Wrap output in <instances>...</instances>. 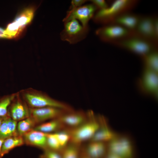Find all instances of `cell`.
Instances as JSON below:
<instances>
[{
	"label": "cell",
	"mask_w": 158,
	"mask_h": 158,
	"mask_svg": "<svg viewBox=\"0 0 158 158\" xmlns=\"http://www.w3.org/2000/svg\"><path fill=\"white\" fill-rule=\"evenodd\" d=\"M135 0H116L107 8L100 10L95 14L93 19L97 23L107 25L111 24L117 17L130 12L137 5Z\"/></svg>",
	"instance_id": "cell-1"
},
{
	"label": "cell",
	"mask_w": 158,
	"mask_h": 158,
	"mask_svg": "<svg viewBox=\"0 0 158 158\" xmlns=\"http://www.w3.org/2000/svg\"><path fill=\"white\" fill-rule=\"evenodd\" d=\"M20 93L29 108L53 107L68 111L73 110L67 104L56 100L40 91L30 88L22 90Z\"/></svg>",
	"instance_id": "cell-2"
},
{
	"label": "cell",
	"mask_w": 158,
	"mask_h": 158,
	"mask_svg": "<svg viewBox=\"0 0 158 158\" xmlns=\"http://www.w3.org/2000/svg\"><path fill=\"white\" fill-rule=\"evenodd\" d=\"M87 119L83 123L75 128L66 130L69 134L70 142L80 145L90 140L98 129L99 125L98 116L92 111L87 112Z\"/></svg>",
	"instance_id": "cell-3"
},
{
	"label": "cell",
	"mask_w": 158,
	"mask_h": 158,
	"mask_svg": "<svg viewBox=\"0 0 158 158\" xmlns=\"http://www.w3.org/2000/svg\"><path fill=\"white\" fill-rule=\"evenodd\" d=\"M114 44L142 56L157 50V46L149 41L137 35L134 32L130 36Z\"/></svg>",
	"instance_id": "cell-4"
},
{
	"label": "cell",
	"mask_w": 158,
	"mask_h": 158,
	"mask_svg": "<svg viewBox=\"0 0 158 158\" xmlns=\"http://www.w3.org/2000/svg\"><path fill=\"white\" fill-rule=\"evenodd\" d=\"M134 32L115 24L104 25L95 31L96 35L102 41L113 44L128 37Z\"/></svg>",
	"instance_id": "cell-5"
},
{
	"label": "cell",
	"mask_w": 158,
	"mask_h": 158,
	"mask_svg": "<svg viewBox=\"0 0 158 158\" xmlns=\"http://www.w3.org/2000/svg\"><path fill=\"white\" fill-rule=\"evenodd\" d=\"M108 151L123 158H133L134 147L132 140L128 136L117 134L107 142Z\"/></svg>",
	"instance_id": "cell-6"
},
{
	"label": "cell",
	"mask_w": 158,
	"mask_h": 158,
	"mask_svg": "<svg viewBox=\"0 0 158 158\" xmlns=\"http://www.w3.org/2000/svg\"><path fill=\"white\" fill-rule=\"evenodd\" d=\"M64 23V28L60 34L61 39L63 41L73 44L86 37L88 32V27H83L75 19Z\"/></svg>",
	"instance_id": "cell-7"
},
{
	"label": "cell",
	"mask_w": 158,
	"mask_h": 158,
	"mask_svg": "<svg viewBox=\"0 0 158 158\" xmlns=\"http://www.w3.org/2000/svg\"><path fill=\"white\" fill-rule=\"evenodd\" d=\"M34 14V10L32 8L23 11L13 22L8 25L4 32L5 38H12L19 35L26 26L31 22Z\"/></svg>",
	"instance_id": "cell-8"
},
{
	"label": "cell",
	"mask_w": 158,
	"mask_h": 158,
	"mask_svg": "<svg viewBox=\"0 0 158 158\" xmlns=\"http://www.w3.org/2000/svg\"><path fill=\"white\" fill-rule=\"evenodd\" d=\"M97 9L92 3L70 9L68 11L63 21L65 22L73 19L78 20L83 27H87L89 21L93 18Z\"/></svg>",
	"instance_id": "cell-9"
},
{
	"label": "cell",
	"mask_w": 158,
	"mask_h": 158,
	"mask_svg": "<svg viewBox=\"0 0 158 158\" xmlns=\"http://www.w3.org/2000/svg\"><path fill=\"white\" fill-rule=\"evenodd\" d=\"M30 117L37 124L49 120L57 118L69 111L55 107H46L38 108H29Z\"/></svg>",
	"instance_id": "cell-10"
},
{
	"label": "cell",
	"mask_w": 158,
	"mask_h": 158,
	"mask_svg": "<svg viewBox=\"0 0 158 158\" xmlns=\"http://www.w3.org/2000/svg\"><path fill=\"white\" fill-rule=\"evenodd\" d=\"M8 114L11 118L17 122L30 117L29 108L20 93H16L9 106Z\"/></svg>",
	"instance_id": "cell-11"
},
{
	"label": "cell",
	"mask_w": 158,
	"mask_h": 158,
	"mask_svg": "<svg viewBox=\"0 0 158 158\" xmlns=\"http://www.w3.org/2000/svg\"><path fill=\"white\" fill-rule=\"evenodd\" d=\"M154 18L150 16H141L134 32L137 35L158 45V38L154 32Z\"/></svg>",
	"instance_id": "cell-12"
},
{
	"label": "cell",
	"mask_w": 158,
	"mask_h": 158,
	"mask_svg": "<svg viewBox=\"0 0 158 158\" xmlns=\"http://www.w3.org/2000/svg\"><path fill=\"white\" fill-rule=\"evenodd\" d=\"M158 80L157 72L145 67L139 82L140 87L146 92L157 95Z\"/></svg>",
	"instance_id": "cell-13"
},
{
	"label": "cell",
	"mask_w": 158,
	"mask_h": 158,
	"mask_svg": "<svg viewBox=\"0 0 158 158\" xmlns=\"http://www.w3.org/2000/svg\"><path fill=\"white\" fill-rule=\"evenodd\" d=\"M87 118V113L82 111L73 110L67 112L58 118L65 127H76L84 123Z\"/></svg>",
	"instance_id": "cell-14"
},
{
	"label": "cell",
	"mask_w": 158,
	"mask_h": 158,
	"mask_svg": "<svg viewBox=\"0 0 158 158\" xmlns=\"http://www.w3.org/2000/svg\"><path fill=\"white\" fill-rule=\"evenodd\" d=\"M99 125V128L90 141L108 142L117 133L110 128L105 118L101 115L98 116Z\"/></svg>",
	"instance_id": "cell-15"
},
{
	"label": "cell",
	"mask_w": 158,
	"mask_h": 158,
	"mask_svg": "<svg viewBox=\"0 0 158 158\" xmlns=\"http://www.w3.org/2000/svg\"><path fill=\"white\" fill-rule=\"evenodd\" d=\"M24 143L38 147L44 150L47 149V133L33 130L23 136Z\"/></svg>",
	"instance_id": "cell-16"
},
{
	"label": "cell",
	"mask_w": 158,
	"mask_h": 158,
	"mask_svg": "<svg viewBox=\"0 0 158 158\" xmlns=\"http://www.w3.org/2000/svg\"><path fill=\"white\" fill-rule=\"evenodd\" d=\"M141 17L130 12H128L116 18L111 24H118L131 31L135 32Z\"/></svg>",
	"instance_id": "cell-17"
},
{
	"label": "cell",
	"mask_w": 158,
	"mask_h": 158,
	"mask_svg": "<svg viewBox=\"0 0 158 158\" xmlns=\"http://www.w3.org/2000/svg\"><path fill=\"white\" fill-rule=\"evenodd\" d=\"M83 151L91 158H104L108 152L107 143L90 141Z\"/></svg>",
	"instance_id": "cell-18"
},
{
	"label": "cell",
	"mask_w": 158,
	"mask_h": 158,
	"mask_svg": "<svg viewBox=\"0 0 158 158\" xmlns=\"http://www.w3.org/2000/svg\"><path fill=\"white\" fill-rule=\"evenodd\" d=\"M17 122L13 120L9 116L5 118L0 126V139L18 135L17 131Z\"/></svg>",
	"instance_id": "cell-19"
},
{
	"label": "cell",
	"mask_w": 158,
	"mask_h": 158,
	"mask_svg": "<svg viewBox=\"0 0 158 158\" xmlns=\"http://www.w3.org/2000/svg\"><path fill=\"white\" fill-rule=\"evenodd\" d=\"M65 127L58 118L38 125L33 130L45 133H51L62 130Z\"/></svg>",
	"instance_id": "cell-20"
},
{
	"label": "cell",
	"mask_w": 158,
	"mask_h": 158,
	"mask_svg": "<svg viewBox=\"0 0 158 158\" xmlns=\"http://www.w3.org/2000/svg\"><path fill=\"white\" fill-rule=\"evenodd\" d=\"M24 143L23 137L17 135L4 140L2 147V153L3 156L15 147L21 146Z\"/></svg>",
	"instance_id": "cell-21"
},
{
	"label": "cell",
	"mask_w": 158,
	"mask_h": 158,
	"mask_svg": "<svg viewBox=\"0 0 158 158\" xmlns=\"http://www.w3.org/2000/svg\"><path fill=\"white\" fill-rule=\"evenodd\" d=\"M35 122L30 117L17 122V131L18 135L23 136L24 134L34 129L36 126Z\"/></svg>",
	"instance_id": "cell-22"
},
{
	"label": "cell",
	"mask_w": 158,
	"mask_h": 158,
	"mask_svg": "<svg viewBox=\"0 0 158 158\" xmlns=\"http://www.w3.org/2000/svg\"><path fill=\"white\" fill-rule=\"evenodd\" d=\"M145 68L158 72V54L157 50L142 56Z\"/></svg>",
	"instance_id": "cell-23"
},
{
	"label": "cell",
	"mask_w": 158,
	"mask_h": 158,
	"mask_svg": "<svg viewBox=\"0 0 158 158\" xmlns=\"http://www.w3.org/2000/svg\"><path fill=\"white\" fill-rule=\"evenodd\" d=\"M80 145L70 142L61 152L62 158H79Z\"/></svg>",
	"instance_id": "cell-24"
},
{
	"label": "cell",
	"mask_w": 158,
	"mask_h": 158,
	"mask_svg": "<svg viewBox=\"0 0 158 158\" xmlns=\"http://www.w3.org/2000/svg\"><path fill=\"white\" fill-rule=\"evenodd\" d=\"M16 95V93L13 94L0 100V117L9 116L8 108Z\"/></svg>",
	"instance_id": "cell-25"
},
{
	"label": "cell",
	"mask_w": 158,
	"mask_h": 158,
	"mask_svg": "<svg viewBox=\"0 0 158 158\" xmlns=\"http://www.w3.org/2000/svg\"><path fill=\"white\" fill-rule=\"evenodd\" d=\"M47 149L61 153L63 149L53 133H47Z\"/></svg>",
	"instance_id": "cell-26"
},
{
	"label": "cell",
	"mask_w": 158,
	"mask_h": 158,
	"mask_svg": "<svg viewBox=\"0 0 158 158\" xmlns=\"http://www.w3.org/2000/svg\"><path fill=\"white\" fill-rule=\"evenodd\" d=\"M53 133L57 138L63 149L70 142V136L66 130H62Z\"/></svg>",
	"instance_id": "cell-27"
},
{
	"label": "cell",
	"mask_w": 158,
	"mask_h": 158,
	"mask_svg": "<svg viewBox=\"0 0 158 158\" xmlns=\"http://www.w3.org/2000/svg\"><path fill=\"white\" fill-rule=\"evenodd\" d=\"M44 151L41 158H62L61 154L60 152L49 149Z\"/></svg>",
	"instance_id": "cell-28"
},
{
	"label": "cell",
	"mask_w": 158,
	"mask_h": 158,
	"mask_svg": "<svg viewBox=\"0 0 158 158\" xmlns=\"http://www.w3.org/2000/svg\"><path fill=\"white\" fill-rule=\"evenodd\" d=\"M90 1L99 10L105 9L109 6L107 3L104 0H91Z\"/></svg>",
	"instance_id": "cell-29"
},
{
	"label": "cell",
	"mask_w": 158,
	"mask_h": 158,
	"mask_svg": "<svg viewBox=\"0 0 158 158\" xmlns=\"http://www.w3.org/2000/svg\"><path fill=\"white\" fill-rule=\"evenodd\" d=\"M85 0H73L71 2V5L70 9L79 7L84 3L86 1Z\"/></svg>",
	"instance_id": "cell-30"
},
{
	"label": "cell",
	"mask_w": 158,
	"mask_h": 158,
	"mask_svg": "<svg viewBox=\"0 0 158 158\" xmlns=\"http://www.w3.org/2000/svg\"><path fill=\"white\" fill-rule=\"evenodd\" d=\"M154 28L155 35L158 38V19L157 17L154 18Z\"/></svg>",
	"instance_id": "cell-31"
},
{
	"label": "cell",
	"mask_w": 158,
	"mask_h": 158,
	"mask_svg": "<svg viewBox=\"0 0 158 158\" xmlns=\"http://www.w3.org/2000/svg\"><path fill=\"white\" fill-rule=\"evenodd\" d=\"M104 158H123L120 156L113 153L108 152Z\"/></svg>",
	"instance_id": "cell-32"
},
{
	"label": "cell",
	"mask_w": 158,
	"mask_h": 158,
	"mask_svg": "<svg viewBox=\"0 0 158 158\" xmlns=\"http://www.w3.org/2000/svg\"><path fill=\"white\" fill-rule=\"evenodd\" d=\"M79 158H91L83 151L81 152H80Z\"/></svg>",
	"instance_id": "cell-33"
},
{
	"label": "cell",
	"mask_w": 158,
	"mask_h": 158,
	"mask_svg": "<svg viewBox=\"0 0 158 158\" xmlns=\"http://www.w3.org/2000/svg\"><path fill=\"white\" fill-rule=\"evenodd\" d=\"M4 140V139H0V158H1L3 157L2 153V147Z\"/></svg>",
	"instance_id": "cell-34"
},
{
	"label": "cell",
	"mask_w": 158,
	"mask_h": 158,
	"mask_svg": "<svg viewBox=\"0 0 158 158\" xmlns=\"http://www.w3.org/2000/svg\"><path fill=\"white\" fill-rule=\"evenodd\" d=\"M4 30L0 28V37L5 38L4 32Z\"/></svg>",
	"instance_id": "cell-35"
},
{
	"label": "cell",
	"mask_w": 158,
	"mask_h": 158,
	"mask_svg": "<svg viewBox=\"0 0 158 158\" xmlns=\"http://www.w3.org/2000/svg\"><path fill=\"white\" fill-rule=\"evenodd\" d=\"M7 116L4 117H0V126H1V124H2V123L3 121L4 120V119H5V118Z\"/></svg>",
	"instance_id": "cell-36"
}]
</instances>
